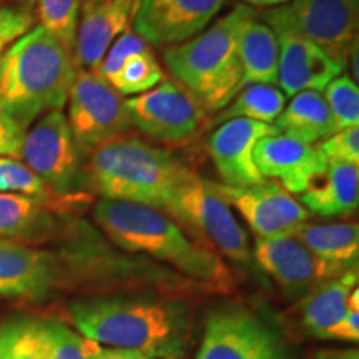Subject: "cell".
Listing matches in <instances>:
<instances>
[{
    "mask_svg": "<svg viewBox=\"0 0 359 359\" xmlns=\"http://www.w3.org/2000/svg\"><path fill=\"white\" fill-rule=\"evenodd\" d=\"M69 313L75 330L100 346L150 349L161 358L180 354L190 326L182 303L150 294L79 299Z\"/></svg>",
    "mask_w": 359,
    "mask_h": 359,
    "instance_id": "obj_1",
    "label": "cell"
},
{
    "mask_svg": "<svg viewBox=\"0 0 359 359\" xmlns=\"http://www.w3.org/2000/svg\"><path fill=\"white\" fill-rule=\"evenodd\" d=\"M93 219L125 251L148 255L210 288L231 286V271L222 257L191 238L161 210L100 198L93 208Z\"/></svg>",
    "mask_w": 359,
    "mask_h": 359,
    "instance_id": "obj_2",
    "label": "cell"
},
{
    "mask_svg": "<svg viewBox=\"0 0 359 359\" xmlns=\"http://www.w3.org/2000/svg\"><path fill=\"white\" fill-rule=\"evenodd\" d=\"M195 175L168 148L123 135L90 151L83 182L103 200L145 205L167 213L180 188Z\"/></svg>",
    "mask_w": 359,
    "mask_h": 359,
    "instance_id": "obj_3",
    "label": "cell"
},
{
    "mask_svg": "<svg viewBox=\"0 0 359 359\" xmlns=\"http://www.w3.org/2000/svg\"><path fill=\"white\" fill-rule=\"evenodd\" d=\"M75 69L69 48L34 27L0 55V110L24 130L48 111H62Z\"/></svg>",
    "mask_w": 359,
    "mask_h": 359,
    "instance_id": "obj_4",
    "label": "cell"
},
{
    "mask_svg": "<svg viewBox=\"0 0 359 359\" xmlns=\"http://www.w3.org/2000/svg\"><path fill=\"white\" fill-rule=\"evenodd\" d=\"M258 12L236 6L187 42L168 47L163 60L177 83L187 88L206 114H217L240 92L241 64L238 55L241 32Z\"/></svg>",
    "mask_w": 359,
    "mask_h": 359,
    "instance_id": "obj_5",
    "label": "cell"
},
{
    "mask_svg": "<svg viewBox=\"0 0 359 359\" xmlns=\"http://www.w3.org/2000/svg\"><path fill=\"white\" fill-rule=\"evenodd\" d=\"M196 241L240 266H251L248 233L218 190V183L198 173L180 188L167 212Z\"/></svg>",
    "mask_w": 359,
    "mask_h": 359,
    "instance_id": "obj_6",
    "label": "cell"
},
{
    "mask_svg": "<svg viewBox=\"0 0 359 359\" xmlns=\"http://www.w3.org/2000/svg\"><path fill=\"white\" fill-rule=\"evenodd\" d=\"M263 22L273 32L316 45L346 70L349 47L358 39L359 0H290L266 8Z\"/></svg>",
    "mask_w": 359,
    "mask_h": 359,
    "instance_id": "obj_7",
    "label": "cell"
},
{
    "mask_svg": "<svg viewBox=\"0 0 359 359\" xmlns=\"http://www.w3.org/2000/svg\"><path fill=\"white\" fill-rule=\"evenodd\" d=\"M19 160L60 198H75L83 183V151L60 110L42 115L25 130Z\"/></svg>",
    "mask_w": 359,
    "mask_h": 359,
    "instance_id": "obj_8",
    "label": "cell"
},
{
    "mask_svg": "<svg viewBox=\"0 0 359 359\" xmlns=\"http://www.w3.org/2000/svg\"><path fill=\"white\" fill-rule=\"evenodd\" d=\"M65 105L67 122L83 155L133 128L125 97L93 70L75 69Z\"/></svg>",
    "mask_w": 359,
    "mask_h": 359,
    "instance_id": "obj_9",
    "label": "cell"
},
{
    "mask_svg": "<svg viewBox=\"0 0 359 359\" xmlns=\"http://www.w3.org/2000/svg\"><path fill=\"white\" fill-rule=\"evenodd\" d=\"M195 359H290L280 334L259 314L224 304L206 318Z\"/></svg>",
    "mask_w": 359,
    "mask_h": 359,
    "instance_id": "obj_10",
    "label": "cell"
},
{
    "mask_svg": "<svg viewBox=\"0 0 359 359\" xmlns=\"http://www.w3.org/2000/svg\"><path fill=\"white\" fill-rule=\"evenodd\" d=\"M132 125L151 140L183 145L198 137L206 111L196 98L175 80H163L155 88L127 100Z\"/></svg>",
    "mask_w": 359,
    "mask_h": 359,
    "instance_id": "obj_11",
    "label": "cell"
},
{
    "mask_svg": "<svg viewBox=\"0 0 359 359\" xmlns=\"http://www.w3.org/2000/svg\"><path fill=\"white\" fill-rule=\"evenodd\" d=\"M218 190L231 208L245 219L257 238L293 236L308 222L309 213L280 183L264 182L250 187H228Z\"/></svg>",
    "mask_w": 359,
    "mask_h": 359,
    "instance_id": "obj_12",
    "label": "cell"
},
{
    "mask_svg": "<svg viewBox=\"0 0 359 359\" xmlns=\"http://www.w3.org/2000/svg\"><path fill=\"white\" fill-rule=\"evenodd\" d=\"M226 0H138L132 30L150 47H175L212 24Z\"/></svg>",
    "mask_w": 359,
    "mask_h": 359,
    "instance_id": "obj_13",
    "label": "cell"
},
{
    "mask_svg": "<svg viewBox=\"0 0 359 359\" xmlns=\"http://www.w3.org/2000/svg\"><path fill=\"white\" fill-rule=\"evenodd\" d=\"M57 255L12 240H0V298L43 302L62 285Z\"/></svg>",
    "mask_w": 359,
    "mask_h": 359,
    "instance_id": "obj_14",
    "label": "cell"
},
{
    "mask_svg": "<svg viewBox=\"0 0 359 359\" xmlns=\"http://www.w3.org/2000/svg\"><path fill=\"white\" fill-rule=\"evenodd\" d=\"M275 125L235 118L217 125L208 138V154L223 185L250 187L264 182L255 163V147L262 138L275 135Z\"/></svg>",
    "mask_w": 359,
    "mask_h": 359,
    "instance_id": "obj_15",
    "label": "cell"
},
{
    "mask_svg": "<svg viewBox=\"0 0 359 359\" xmlns=\"http://www.w3.org/2000/svg\"><path fill=\"white\" fill-rule=\"evenodd\" d=\"M253 156L262 177L280 183L291 195L306 191L327 168V161L316 145H308L283 133L262 138L255 147Z\"/></svg>",
    "mask_w": 359,
    "mask_h": 359,
    "instance_id": "obj_16",
    "label": "cell"
},
{
    "mask_svg": "<svg viewBox=\"0 0 359 359\" xmlns=\"http://www.w3.org/2000/svg\"><path fill=\"white\" fill-rule=\"evenodd\" d=\"M138 0H83L72 57L77 69L97 70L110 45L130 30Z\"/></svg>",
    "mask_w": 359,
    "mask_h": 359,
    "instance_id": "obj_17",
    "label": "cell"
},
{
    "mask_svg": "<svg viewBox=\"0 0 359 359\" xmlns=\"http://www.w3.org/2000/svg\"><path fill=\"white\" fill-rule=\"evenodd\" d=\"M253 259L275 280L286 299L298 302L321 281L320 266L296 236L257 238Z\"/></svg>",
    "mask_w": 359,
    "mask_h": 359,
    "instance_id": "obj_18",
    "label": "cell"
},
{
    "mask_svg": "<svg viewBox=\"0 0 359 359\" xmlns=\"http://www.w3.org/2000/svg\"><path fill=\"white\" fill-rule=\"evenodd\" d=\"M95 72L123 97L142 95L165 80L151 47L133 30L123 32L110 45Z\"/></svg>",
    "mask_w": 359,
    "mask_h": 359,
    "instance_id": "obj_19",
    "label": "cell"
},
{
    "mask_svg": "<svg viewBox=\"0 0 359 359\" xmlns=\"http://www.w3.org/2000/svg\"><path fill=\"white\" fill-rule=\"evenodd\" d=\"M280 47L278 57V88L286 97L299 92H323L344 74L327 53L296 35L275 32Z\"/></svg>",
    "mask_w": 359,
    "mask_h": 359,
    "instance_id": "obj_20",
    "label": "cell"
},
{
    "mask_svg": "<svg viewBox=\"0 0 359 359\" xmlns=\"http://www.w3.org/2000/svg\"><path fill=\"white\" fill-rule=\"evenodd\" d=\"M293 236L311 251L320 266L321 281L358 268V223H304Z\"/></svg>",
    "mask_w": 359,
    "mask_h": 359,
    "instance_id": "obj_21",
    "label": "cell"
},
{
    "mask_svg": "<svg viewBox=\"0 0 359 359\" xmlns=\"http://www.w3.org/2000/svg\"><path fill=\"white\" fill-rule=\"evenodd\" d=\"M358 268L344 275L316 283L296 302L293 313L302 330L314 338L325 339L346 313L349 296L358 288Z\"/></svg>",
    "mask_w": 359,
    "mask_h": 359,
    "instance_id": "obj_22",
    "label": "cell"
},
{
    "mask_svg": "<svg viewBox=\"0 0 359 359\" xmlns=\"http://www.w3.org/2000/svg\"><path fill=\"white\" fill-rule=\"evenodd\" d=\"M62 206L17 193H0V240L34 245L55 231L53 212Z\"/></svg>",
    "mask_w": 359,
    "mask_h": 359,
    "instance_id": "obj_23",
    "label": "cell"
},
{
    "mask_svg": "<svg viewBox=\"0 0 359 359\" xmlns=\"http://www.w3.org/2000/svg\"><path fill=\"white\" fill-rule=\"evenodd\" d=\"M308 213L318 217H349L359 205V168L327 163L323 177L299 196Z\"/></svg>",
    "mask_w": 359,
    "mask_h": 359,
    "instance_id": "obj_24",
    "label": "cell"
},
{
    "mask_svg": "<svg viewBox=\"0 0 359 359\" xmlns=\"http://www.w3.org/2000/svg\"><path fill=\"white\" fill-rule=\"evenodd\" d=\"M238 55L241 64L240 90L250 85H276L280 57L278 39L258 15L241 32Z\"/></svg>",
    "mask_w": 359,
    "mask_h": 359,
    "instance_id": "obj_25",
    "label": "cell"
},
{
    "mask_svg": "<svg viewBox=\"0 0 359 359\" xmlns=\"http://www.w3.org/2000/svg\"><path fill=\"white\" fill-rule=\"evenodd\" d=\"M278 133L316 145L333 135V122L321 92H299L291 97L273 123Z\"/></svg>",
    "mask_w": 359,
    "mask_h": 359,
    "instance_id": "obj_26",
    "label": "cell"
},
{
    "mask_svg": "<svg viewBox=\"0 0 359 359\" xmlns=\"http://www.w3.org/2000/svg\"><path fill=\"white\" fill-rule=\"evenodd\" d=\"M286 95L276 85H250L236 93L224 109L217 111L213 123L245 118L273 125L285 109Z\"/></svg>",
    "mask_w": 359,
    "mask_h": 359,
    "instance_id": "obj_27",
    "label": "cell"
},
{
    "mask_svg": "<svg viewBox=\"0 0 359 359\" xmlns=\"http://www.w3.org/2000/svg\"><path fill=\"white\" fill-rule=\"evenodd\" d=\"M35 323L47 359H97L100 354V344L85 338L65 323L42 316H35Z\"/></svg>",
    "mask_w": 359,
    "mask_h": 359,
    "instance_id": "obj_28",
    "label": "cell"
},
{
    "mask_svg": "<svg viewBox=\"0 0 359 359\" xmlns=\"http://www.w3.org/2000/svg\"><path fill=\"white\" fill-rule=\"evenodd\" d=\"M0 359H47L35 316L19 314L0 325Z\"/></svg>",
    "mask_w": 359,
    "mask_h": 359,
    "instance_id": "obj_29",
    "label": "cell"
},
{
    "mask_svg": "<svg viewBox=\"0 0 359 359\" xmlns=\"http://www.w3.org/2000/svg\"><path fill=\"white\" fill-rule=\"evenodd\" d=\"M40 27L50 32L64 47L74 50L82 0H35Z\"/></svg>",
    "mask_w": 359,
    "mask_h": 359,
    "instance_id": "obj_30",
    "label": "cell"
},
{
    "mask_svg": "<svg viewBox=\"0 0 359 359\" xmlns=\"http://www.w3.org/2000/svg\"><path fill=\"white\" fill-rule=\"evenodd\" d=\"M0 193H17V195L32 196L43 201H50L64 206V200L50 191L45 183L32 170L22 163L20 160L11 156H0Z\"/></svg>",
    "mask_w": 359,
    "mask_h": 359,
    "instance_id": "obj_31",
    "label": "cell"
},
{
    "mask_svg": "<svg viewBox=\"0 0 359 359\" xmlns=\"http://www.w3.org/2000/svg\"><path fill=\"white\" fill-rule=\"evenodd\" d=\"M325 100L330 110L333 133L359 127V88L349 75H339L325 88Z\"/></svg>",
    "mask_w": 359,
    "mask_h": 359,
    "instance_id": "obj_32",
    "label": "cell"
},
{
    "mask_svg": "<svg viewBox=\"0 0 359 359\" xmlns=\"http://www.w3.org/2000/svg\"><path fill=\"white\" fill-rule=\"evenodd\" d=\"M316 148L327 163H346L359 167V127L339 130L316 143Z\"/></svg>",
    "mask_w": 359,
    "mask_h": 359,
    "instance_id": "obj_33",
    "label": "cell"
},
{
    "mask_svg": "<svg viewBox=\"0 0 359 359\" xmlns=\"http://www.w3.org/2000/svg\"><path fill=\"white\" fill-rule=\"evenodd\" d=\"M34 29V15L27 7L0 4V43L11 45Z\"/></svg>",
    "mask_w": 359,
    "mask_h": 359,
    "instance_id": "obj_34",
    "label": "cell"
},
{
    "mask_svg": "<svg viewBox=\"0 0 359 359\" xmlns=\"http://www.w3.org/2000/svg\"><path fill=\"white\" fill-rule=\"evenodd\" d=\"M325 339L344 341V343H358L359 341V290L356 288L349 296L346 313L343 320L336 325Z\"/></svg>",
    "mask_w": 359,
    "mask_h": 359,
    "instance_id": "obj_35",
    "label": "cell"
},
{
    "mask_svg": "<svg viewBox=\"0 0 359 359\" xmlns=\"http://www.w3.org/2000/svg\"><path fill=\"white\" fill-rule=\"evenodd\" d=\"M25 130L0 110V156L19 160Z\"/></svg>",
    "mask_w": 359,
    "mask_h": 359,
    "instance_id": "obj_36",
    "label": "cell"
},
{
    "mask_svg": "<svg viewBox=\"0 0 359 359\" xmlns=\"http://www.w3.org/2000/svg\"><path fill=\"white\" fill-rule=\"evenodd\" d=\"M161 356L150 349H125V348H107L102 346L97 359H156Z\"/></svg>",
    "mask_w": 359,
    "mask_h": 359,
    "instance_id": "obj_37",
    "label": "cell"
},
{
    "mask_svg": "<svg viewBox=\"0 0 359 359\" xmlns=\"http://www.w3.org/2000/svg\"><path fill=\"white\" fill-rule=\"evenodd\" d=\"M314 359H359L358 349H323L314 354Z\"/></svg>",
    "mask_w": 359,
    "mask_h": 359,
    "instance_id": "obj_38",
    "label": "cell"
},
{
    "mask_svg": "<svg viewBox=\"0 0 359 359\" xmlns=\"http://www.w3.org/2000/svg\"><path fill=\"white\" fill-rule=\"evenodd\" d=\"M248 6H253V7H278V6H283V4L290 2V0H245Z\"/></svg>",
    "mask_w": 359,
    "mask_h": 359,
    "instance_id": "obj_39",
    "label": "cell"
},
{
    "mask_svg": "<svg viewBox=\"0 0 359 359\" xmlns=\"http://www.w3.org/2000/svg\"><path fill=\"white\" fill-rule=\"evenodd\" d=\"M22 2H24V6L29 8V7H32L34 4H35V0H22Z\"/></svg>",
    "mask_w": 359,
    "mask_h": 359,
    "instance_id": "obj_40",
    "label": "cell"
},
{
    "mask_svg": "<svg viewBox=\"0 0 359 359\" xmlns=\"http://www.w3.org/2000/svg\"><path fill=\"white\" fill-rule=\"evenodd\" d=\"M6 48H7V45L0 43V55H2V53H4V52H6Z\"/></svg>",
    "mask_w": 359,
    "mask_h": 359,
    "instance_id": "obj_41",
    "label": "cell"
},
{
    "mask_svg": "<svg viewBox=\"0 0 359 359\" xmlns=\"http://www.w3.org/2000/svg\"><path fill=\"white\" fill-rule=\"evenodd\" d=\"M161 359H175V358H161Z\"/></svg>",
    "mask_w": 359,
    "mask_h": 359,
    "instance_id": "obj_42",
    "label": "cell"
}]
</instances>
